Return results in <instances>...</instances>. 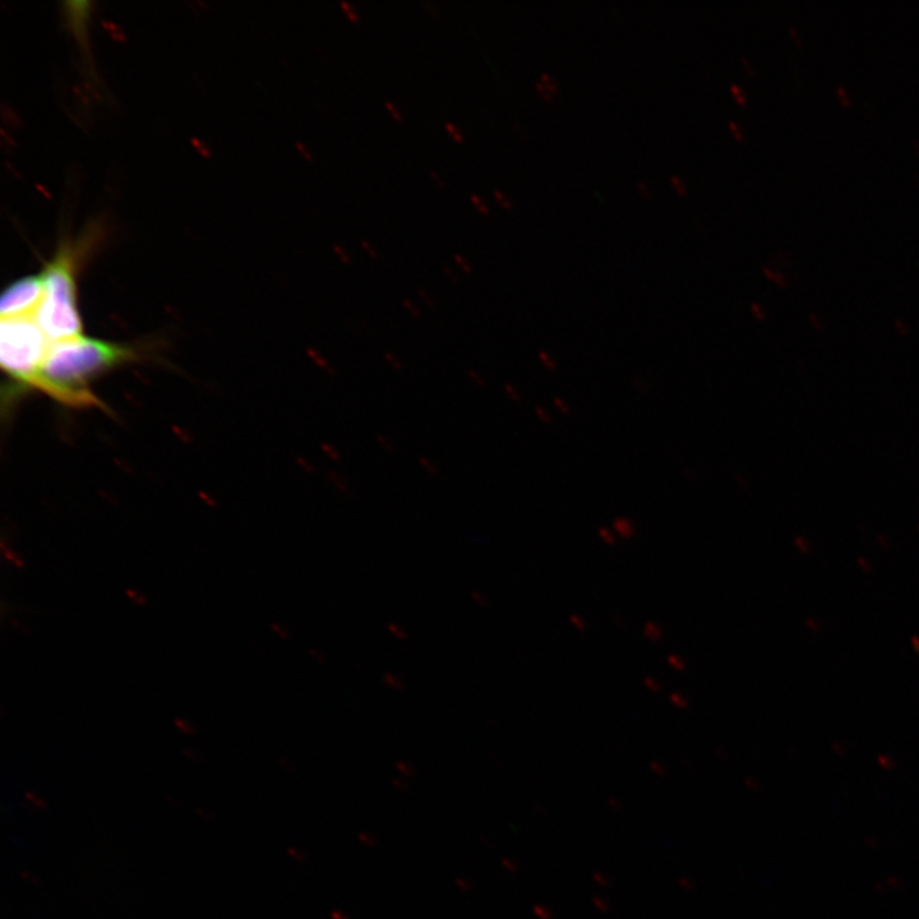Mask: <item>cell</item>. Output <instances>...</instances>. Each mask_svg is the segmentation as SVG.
Segmentation results:
<instances>
[{
  "instance_id": "cell-23",
  "label": "cell",
  "mask_w": 919,
  "mask_h": 919,
  "mask_svg": "<svg viewBox=\"0 0 919 919\" xmlns=\"http://www.w3.org/2000/svg\"><path fill=\"white\" fill-rule=\"evenodd\" d=\"M494 200H496L502 207H505L506 210H511L514 207V202L511 198L506 195L505 192H502L501 189H494L493 191Z\"/></svg>"
},
{
  "instance_id": "cell-5",
  "label": "cell",
  "mask_w": 919,
  "mask_h": 919,
  "mask_svg": "<svg viewBox=\"0 0 919 919\" xmlns=\"http://www.w3.org/2000/svg\"><path fill=\"white\" fill-rule=\"evenodd\" d=\"M535 90L539 92L544 100L552 101L560 92V85L556 78L549 72L540 73L539 80L535 82Z\"/></svg>"
},
{
  "instance_id": "cell-11",
  "label": "cell",
  "mask_w": 919,
  "mask_h": 919,
  "mask_svg": "<svg viewBox=\"0 0 919 919\" xmlns=\"http://www.w3.org/2000/svg\"><path fill=\"white\" fill-rule=\"evenodd\" d=\"M340 7L343 9L345 15L348 16L350 21L358 23L360 20H362L359 9L355 7L352 2H349V0H340Z\"/></svg>"
},
{
  "instance_id": "cell-37",
  "label": "cell",
  "mask_w": 919,
  "mask_h": 919,
  "mask_svg": "<svg viewBox=\"0 0 919 919\" xmlns=\"http://www.w3.org/2000/svg\"><path fill=\"white\" fill-rule=\"evenodd\" d=\"M419 464L431 475H438V473H440L437 466L434 465L431 460L426 459V457H419Z\"/></svg>"
},
{
  "instance_id": "cell-31",
  "label": "cell",
  "mask_w": 919,
  "mask_h": 919,
  "mask_svg": "<svg viewBox=\"0 0 919 919\" xmlns=\"http://www.w3.org/2000/svg\"><path fill=\"white\" fill-rule=\"evenodd\" d=\"M127 597L131 599L133 603L137 604V606H146L147 604V599L145 595H143L142 593H140V591H137L135 589H128Z\"/></svg>"
},
{
  "instance_id": "cell-39",
  "label": "cell",
  "mask_w": 919,
  "mask_h": 919,
  "mask_svg": "<svg viewBox=\"0 0 919 919\" xmlns=\"http://www.w3.org/2000/svg\"><path fill=\"white\" fill-rule=\"evenodd\" d=\"M376 440L378 443H380V446L382 447L383 450L394 452L395 450L394 443H392L389 440V438L382 436V434H377Z\"/></svg>"
},
{
  "instance_id": "cell-49",
  "label": "cell",
  "mask_w": 919,
  "mask_h": 919,
  "mask_svg": "<svg viewBox=\"0 0 919 919\" xmlns=\"http://www.w3.org/2000/svg\"><path fill=\"white\" fill-rule=\"evenodd\" d=\"M913 145L914 147H916L917 151L919 152V142L916 140H913Z\"/></svg>"
},
{
  "instance_id": "cell-45",
  "label": "cell",
  "mask_w": 919,
  "mask_h": 919,
  "mask_svg": "<svg viewBox=\"0 0 919 919\" xmlns=\"http://www.w3.org/2000/svg\"><path fill=\"white\" fill-rule=\"evenodd\" d=\"M429 175H431L432 179L436 180V182L440 184L441 187L446 186L445 179L442 178L441 174H438L437 172H434V170H431V172H429Z\"/></svg>"
},
{
  "instance_id": "cell-18",
  "label": "cell",
  "mask_w": 919,
  "mask_h": 919,
  "mask_svg": "<svg viewBox=\"0 0 919 919\" xmlns=\"http://www.w3.org/2000/svg\"><path fill=\"white\" fill-rule=\"evenodd\" d=\"M470 201L480 212H482V214H491V207H489L487 201L484 200L482 196L477 195V193H471Z\"/></svg>"
},
{
  "instance_id": "cell-26",
  "label": "cell",
  "mask_w": 919,
  "mask_h": 919,
  "mask_svg": "<svg viewBox=\"0 0 919 919\" xmlns=\"http://www.w3.org/2000/svg\"><path fill=\"white\" fill-rule=\"evenodd\" d=\"M728 128H729V131L732 132V135L736 137V140L738 141L745 140V137H746L745 129H743L741 124L736 122V120H733V119L729 120Z\"/></svg>"
},
{
  "instance_id": "cell-22",
  "label": "cell",
  "mask_w": 919,
  "mask_h": 919,
  "mask_svg": "<svg viewBox=\"0 0 919 919\" xmlns=\"http://www.w3.org/2000/svg\"><path fill=\"white\" fill-rule=\"evenodd\" d=\"M321 450H322L323 454L329 456L330 459H331L332 461H334V463H340V461H341V454H340L339 450L336 449L335 446H332V445H331V443H329V442H322V443H321Z\"/></svg>"
},
{
  "instance_id": "cell-24",
  "label": "cell",
  "mask_w": 919,
  "mask_h": 919,
  "mask_svg": "<svg viewBox=\"0 0 919 919\" xmlns=\"http://www.w3.org/2000/svg\"><path fill=\"white\" fill-rule=\"evenodd\" d=\"M503 390H505L510 400L515 401V403H523V394H521L520 390L517 389L515 385H512V383H505V385H503Z\"/></svg>"
},
{
  "instance_id": "cell-29",
  "label": "cell",
  "mask_w": 919,
  "mask_h": 919,
  "mask_svg": "<svg viewBox=\"0 0 919 919\" xmlns=\"http://www.w3.org/2000/svg\"><path fill=\"white\" fill-rule=\"evenodd\" d=\"M454 260L457 266H459L465 274H471V272H473V265H471V262L465 256L460 255V253H455Z\"/></svg>"
},
{
  "instance_id": "cell-1",
  "label": "cell",
  "mask_w": 919,
  "mask_h": 919,
  "mask_svg": "<svg viewBox=\"0 0 919 919\" xmlns=\"http://www.w3.org/2000/svg\"><path fill=\"white\" fill-rule=\"evenodd\" d=\"M140 355L131 345L85 335L52 343L30 390H38L73 409L104 408L91 382Z\"/></svg>"
},
{
  "instance_id": "cell-17",
  "label": "cell",
  "mask_w": 919,
  "mask_h": 919,
  "mask_svg": "<svg viewBox=\"0 0 919 919\" xmlns=\"http://www.w3.org/2000/svg\"><path fill=\"white\" fill-rule=\"evenodd\" d=\"M729 91H731V94L734 100L737 101V104L746 105L747 103L746 91L743 90L742 87L738 85V83L736 82L731 83V86H729Z\"/></svg>"
},
{
  "instance_id": "cell-27",
  "label": "cell",
  "mask_w": 919,
  "mask_h": 919,
  "mask_svg": "<svg viewBox=\"0 0 919 919\" xmlns=\"http://www.w3.org/2000/svg\"><path fill=\"white\" fill-rule=\"evenodd\" d=\"M644 686L646 687V690L650 691L651 694L654 695H657L660 691H662V683H660L655 677L646 676L644 678Z\"/></svg>"
},
{
  "instance_id": "cell-35",
  "label": "cell",
  "mask_w": 919,
  "mask_h": 919,
  "mask_svg": "<svg viewBox=\"0 0 919 919\" xmlns=\"http://www.w3.org/2000/svg\"><path fill=\"white\" fill-rule=\"evenodd\" d=\"M468 376L470 380L473 381L474 385H477L479 387V389H486L487 382L486 380H484L482 374H479L477 371H474V369H469Z\"/></svg>"
},
{
  "instance_id": "cell-32",
  "label": "cell",
  "mask_w": 919,
  "mask_h": 919,
  "mask_svg": "<svg viewBox=\"0 0 919 919\" xmlns=\"http://www.w3.org/2000/svg\"><path fill=\"white\" fill-rule=\"evenodd\" d=\"M3 551H4V552H3V553H4V557H6L7 560H8L9 562H11L13 566H16V567H18V568H23V567H25V562H23L22 558H21L20 556H18V554H16L15 552L11 551V549H3Z\"/></svg>"
},
{
  "instance_id": "cell-30",
  "label": "cell",
  "mask_w": 919,
  "mask_h": 919,
  "mask_svg": "<svg viewBox=\"0 0 919 919\" xmlns=\"http://www.w3.org/2000/svg\"><path fill=\"white\" fill-rule=\"evenodd\" d=\"M568 620H570L571 626L577 631L585 632L586 628H588V623H586L584 618L579 616V614H571Z\"/></svg>"
},
{
  "instance_id": "cell-6",
  "label": "cell",
  "mask_w": 919,
  "mask_h": 919,
  "mask_svg": "<svg viewBox=\"0 0 919 919\" xmlns=\"http://www.w3.org/2000/svg\"><path fill=\"white\" fill-rule=\"evenodd\" d=\"M612 529L618 538L625 540H630L636 535V525L634 521H632L630 517L627 516L614 517L612 521Z\"/></svg>"
},
{
  "instance_id": "cell-3",
  "label": "cell",
  "mask_w": 919,
  "mask_h": 919,
  "mask_svg": "<svg viewBox=\"0 0 919 919\" xmlns=\"http://www.w3.org/2000/svg\"><path fill=\"white\" fill-rule=\"evenodd\" d=\"M50 345L35 316L0 322V363L18 389H30Z\"/></svg>"
},
{
  "instance_id": "cell-4",
  "label": "cell",
  "mask_w": 919,
  "mask_h": 919,
  "mask_svg": "<svg viewBox=\"0 0 919 919\" xmlns=\"http://www.w3.org/2000/svg\"><path fill=\"white\" fill-rule=\"evenodd\" d=\"M45 294L43 275H32L17 280L9 285L2 295L0 302V317L7 318L31 317L38 313L40 304Z\"/></svg>"
},
{
  "instance_id": "cell-8",
  "label": "cell",
  "mask_w": 919,
  "mask_h": 919,
  "mask_svg": "<svg viewBox=\"0 0 919 919\" xmlns=\"http://www.w3.org/2000/svg\"><path fill=\"white\" fill-rule=\"evenodd\" d=\"M644 636L650 641V643L657 644L660 640L663 639L664 631L663 627L659 625L658 622L649 621L645 623L643 628Z\"/></svg>"
},
{
  "instance_id": "cell-42",
  "label": "cell",
  "mask_w": 919,
  "mask_h": 919,
  "mask_svg": "<svg viewBox=\"0 0 919 919\" xmlns=\"http://www.w3.org/2000/svg\"><path fill=\"white\" fill-rule=\"evenodd\" d=\"M442 269H443V272H445V274L447 275V277H449V279L452 281V283H459L460 281L459 276H457L456 272L452 270L451 267L447 265V263H443Z\"/></svg>"
},
{
  "instance_id": "cell-43",
  "label": "cell",
  "mask_w": 919,
  "mask_h": 919,
  "mask_svg": "<svg viewBox=\"0 0 919 919\" xmlns=\"http://www.w3.org/2000/svg\"><path fill=\"white\" fill-rule=\"evenodd\" d=\"M637 189H639L641 195H643L645 198H648V200L653 198V193H651L648 183L643 182V180L637 183Z\"/></svg>"
},
{
  "instance_id": "cell-38",
  "label": "cell",
  "mask_w": 919,
  "mask_h": 919,
  "mask_svg": "<svg viewBox=\"0 0 919 919\" xmlns=\"http://www.w3.org/2000/svg\"><path fill=\"white\" fill-rule=\"evenodd\" d=\"M360 246H362V248L364 249V251H366V252L368 253L369 257L374 258V260H376V258H378V251H377V248L374 247L373 244H372L371 242H368V240H366V239H360Z\"/></svg>"
},
{
  "instance_id": "cell-40",
  "label": "cell",
  "mask_w": 919,
  "mask_h": 919,
  "mask_svg": "<svg viewBox=\"0 0 919 919\" xmlns=\"http://www.w3.org/2000/svg\"><path fill=\"white\" fill-rule=\"evenodd\" d=\"M175 725H177V728H179L180 731H183L186 733H193V731H195V729H193L192 727V724L187 722L186 719H180V718L175 719Z\"/></svg>"
},
{
  "instance_id": "cell-12",
  "label": "cell",
  "mask_w": 919,
  "mask_h": 919,
  "mask_svg": "<svg viewBox=\"0 0 919 919\" xmlns=\"http://www.w3.org/2000/svg\"><path fill=\"white\" fill-rule=\"evenodd\" d=\"M597 533L599 539L602 540L604 544H607L609 547L616 546L617 535L614 534L612 528H608V526H600Z\"/></svg>"
},
{
  "instance_id": "cell-20",
  "label": "cell",
  "mask_w": 919,
  "mask_h": 919,
  "mask_svg": "<svg viewBox=\"0 0 919 919\" xmlns=\"http://www.w3.org/2000/svg\"><path fill=\"white\" fill-rule=\"evenodd\" d=\"M669 180H671V184L673 188L676 189L678 195H687L688 187L685 179L681 178L680 175L672 174Z\"/></svg>"
},
{
  "instance_id": "cell-2",
  "label": "cell",
  "mask_w": 919,
  "mask_h": 919,
  "mask_svg": "<svg viewBox=\"0 0 919 919\" xmlns=\"http://www.w3.org/2000/svg\"><path fill=\"white\" fill-rule=\"evenodd\" d=\"M77 253L71 244H63L46 265L45 294L36 321L52 343L76 339L83 335L81 314L77 308Z\"/></svg>"
},
{
  "instance_id": "cell-15",
  "label": "cell",
  "mask_w": 919,
  "mask_h": 919,
  "mask_svg": "<svg viewBox=\"0 0 919 919\" xmlns=\"http://www.w3.org/2000/svg\"><path fill=\"white\" fill-rule=\"evenodd\" d=\"M669 701H671L673 708L678 710H686L688 709V705H690L687 697L681 694V692H672V694L669 695Z\"/></svg>"
},
{
  "instance_id": "cell-14",
  "label": "cell",
  "mask_w": 919,
  "mask_h": 919,
  "mask_svg": "<svg viewBox=\"0 0 919 919\" xmlns=\"http://www.w3.org/2000/svg\"><path fill=\"white\" fill-rule=\"evenodd\" d=\"M553 406L554 409L558 411V413L563 415V417H570L572 414V406L566 399H563L561 396L554 397Z\"/></svg>"
},
{
  "instance_id": "cell-36",
  "label": "cell",
  "mask_w": 919,
  "mask_h": 919,
  "mask_svg": "<svg viewBox=\"0 0 919 919\" xmlns=\"http://www.w3.org/2000/svg\"><path fill=\"white\" fill-rule=\"evenodd\" d=\"M403 306L405 307L406 311H408L414 318L422 317V312H420V309L415 306L413 300L409 298L403 299Z\"/></svg>"
},
{
  "instance_id": "cell-10",
  "label": "cell",
  "mask_w": 919,
  "mask_h": 919,
  "mask_svg": "<svg viewBox=\"0 0 919 919\" xmlns=\"http://www.w3.org/2000/svg\"><path fill=\"white\" fill-rule=\"evenodd\" d=\"M761 270H763L764 275H765L766 277H768V279H769L770 281H773L774 284H777V285H779V286H787V285H788L787 276H784V275L782 274V272H779V271H777V270L771 269V267L765 266V265H764V266H761Z\"/></svg>"
},
{
  "instance_id": "cell-25",
  "label": "cell",
  "mask_w": 919,
  "mask_h": 919,
  "mask_svg": "<svg viewBox=\"0 0 919 919\" xmlns=\"http://www.w3.org/2000/svg\"><path fill=\"white\" fill-rule=\"evenodd\" d=\"M750 309L752 316H754L757 322H765L768 320V312H766V309L761 306L760 303H751Z\"/></svg>"
},
{
  "instance_id": "cell-7",
  "label": "cell",
  "mask_w": 919,
  "mask_h": 919,
  "mask_svg": "<svg viewBox=\"0 0 919 919\" xmlns=\"http://www.w3.org/2000/svg\"><path fill=\"white\" fill-rule=\"evenodd\" d=\"M307 353L309 355V358H311L313 362L316 363V366L318 368H321L322 371H325L327 374H330V376H336L337 372L334 366H332L329 360L323 357V355L320 352H318V350L308 348Z\"/></svg>"
},
{
  "instance_id": "cell-34",
  "label": "cell",
  "mask_w": 919,
  "mask_h": 919,
  "mask_svg": "<svg viewBox=\"0 0 919 919\" xmlns=\"http://www.w3.org/2000/svg\"><path fill=\"white\" fill-rule=\"evenodd\" d=\"M383 357H385L386 362L389 363L390 366L395 369V371H403V363H401V360L397 358L395 354H392L391 352H385Z\"/></svg>"
},
{
  "instance_id": "cell-13",
  "label": "cell",
  "mask_w": 919,
  "mask_h": 919,
  "mask_svg": "<svg viewBox=\"0 0 919 919\" xmlns=\"http://www.w3.org/2000/svg\"><path fill=\"white\" fill-rule=\"evenodd\" d=\"M667 663L669 667L673 669L674 672L683 673L686 671L687 665L686 660L678 654H669L667 658Z\"/></svg>"
},
{
  "instance_id": "cell-33",
  "label": "cell",
  "mask_w": 919,
  "mask_h": 919,
  "mask_svg": "<svg viewBox=\"0 0 919 919\" xmlns=\"http://www.w3.org/2000/svg\"><path fill=\"white\" fill-rule=\"evenodd\" d=\"M386 109L389 110V113L392 115V118L396 119L397 122H403L404 114L401 112L399 106H396L392 101H385Z\"/></svg>"
},
{
  "instance_id": "cell-48",
  "label": "cell",
  "mask_w": 919,
  "mask_h": 919,
  "mask_svg": "<svg viewBox=\"0 0 919 919\" xmlns=\"http://www.w3.org/2000/svg\"><path fill=\"white\" fill-rule=\"evenodd\" d=\"M298 146H299V149L302 150V151L304 152V155H306V157H308L309 160H312V159H313V152H312L311 149H309L308 146H304V145H302V143H300V142H299V145H298Z\"/></svg>"
},
{
  "instance_id": "cell-47",
  "label": "cell",
  "mask_w": 919,
  "mask_h": 919,
  "mask_svg": "<svg viewBox=\"0 0 919 919\" xmlns=\"http://www.w3.org/2000/svg\"><path fill=\"white\" fill-rule=\"evenodd\" d=\"M741 62L743 64V67L747 69V72L750 73V75H752V73H754V69H752L751 67L750 59L745 57V55H742Z\"/></svg>"
},
{
  "instance_id": "cell-19",
  "label": "cell",
  "mask_w": 919,
  "mask_h": 919,
  "mask_svg": "<svg viewBox=\"0 0 919 919\" xmlns=\"http://www.w3.org/2000/svg\"><path fill=\"white\" fill-rule=\"evenodd\" d=\"M445 128L447 133H449V135L454 138L456 142L463 143L465 141L464 132L461 131V128L457 127L455 123L447 120V122H445Z\"/></svg>"
},
{
  "instance_id": "cell-9",
  "label": "cell",
  "mask_w": 919,
  "mask_h": 919,
  "mask_svg": "<svg viewBox=\"0 0 919 919\" xmlns=\"http://www.w3.org/2000/svg\"><path fill=\"white\" fill-rule=\"evenodd\" d=\"M538 360L540 364L549 372H556L558 368L557 359L554 358V355L549 353L548 350H539Z\"/></svg>"
},
{
  "instance_id": "cell-46",
  "label": "cell",
  "mask_w": 919,
  "mask_h": 919,
  "mask_svg": "<svg viewBox=\"0 0 919 919\" xmlns=\"http://www.w3.org/2000/svg\"><path fill=\"white\" fill-rule=\"evenodd\" d=\"M789 30H791V35L793 36L794 41H796V43H797L798 45H801V44H802V38H801V35H800V31H798V30L796 29V27H794V26L789 27Z\"/></svg>"
},
{
  "instance_id": "cell-41",
  "label": "cell",
  "mask_w": 919,
  "mask_h": 919,
  "mask_svg": "<svg viewBox=\"0 0 919 919\" xmlns=\"http://www.w3.org/2000/svg\"><path fill=\"white\" fill-rule=\"evenodd\" d=\"M837 95L844 105L852 103L851 95H849V92L845 90L843 86H837Z\"/></svg>"
},
{
  "instance_id": "cell-44",
  "label": "cell",
  "mask_w": 919,
  "mask_h": 919,
  "mask_svg": "<svg viewBox=\"0 0 919 919\" xmlns=\"http://www.w3.org/2000/svg\"><path fill=\"white\" fill-rule=\"evenodd\" d=\"M418 294L420 295V298H422V299L424 300V302H426V303L428 304L429 307H434V306H436V302H434V299H433L432 295H431V294H428V293L426 292V290H424L423 288H419V289H418Z\"/></svg>"
},
{
  "instance_id": "cell-21",
  "label": "cell",
  "mask_w": 919,
  "mask_h": 919,
  "mask_svg": "<svg viewBox=\"0 0 919 919\" xmlns=\"http://www.w3.org/2000/svg\"><path fill=\"white\" fill-rule=\"evenodd\" d=\"M327 478H329L330 482L334 484V486L337 489H339L340 492H343V493L349 492L348 484L344 482V479L343 477H341L340 474L335 473V471H329V474H327Z\"/></svg>"
},
{
  "instance_id": "cell-16",
  "label": "cell",
  "mask_w": 919,
  "mask_h": 919,
  "mask_svg": "<svg viewBox=\"0 0 919 919\" xmlns=\"http://www.w3.org/2000/svg\"><path fill=\"white\" fill-rule=\"evenodd\" d=\"M534 414H535V417H537V419L539 420V422L544 424V426H551V424H553L552 414L549 413V411L546 408H544V406H540V405L535 406Z\"/></svg>"
},
{
  "instance_id": "cell-28",
  "label": "cell",
  "mask_w": 919,
  "mask_h": 919,
  "mask_svg": "<svg viewBox=\"0 0 919 919\" xmlns=\"http://www.w3.org/2000/svg\"><path fill=\"white\" fill-rule=\"evenodd\" d=\"M332 249H334L336 256H339L341 262H344L345 265H350V263L353 262L352 255H350L348 249H345L341 244L335 243Z\"/></svg>"
}]
</instances>
